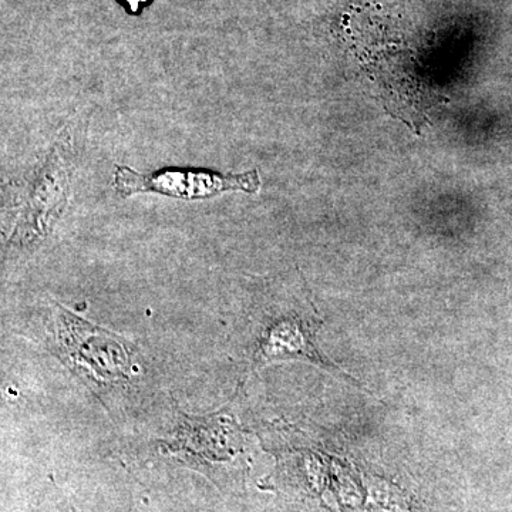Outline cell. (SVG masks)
Here are the masks:
<instances>
[{"label": "cell", "mask_w": 512, "mask_h": 512, "mask_svg": "<svg viewBox=\"0 0 512 512\" xmlns=\"http://www.w3.org/2000/svg\"><path fill=\"white\" fill-rule=\"evenodd\" d=\"M55 339L63 362L87 382L106 387L130 380L134 350L120 336L57 306Z\"/></svg>", "instance_id": "6da1fadb"}, {"label": "cell", "mask_w": 512, "mask_h": 512, "mask_svg": "<svg viewBox=\"0 0 512 512\" xmlns=\"http://www.w3.org/2000/svg\"><path fill=\"white\" fill-rule=\"evenodd\" d=\"M114 188L121 197L143 192L167 195L178 200H207L225 191L258 192L261 180L256 170L245 174H220L214 171L163 168L154 173L140 174L133 168L117 165Z\"/></svg>", "instance_id": "7a4b0ae2"}]
</instances>
